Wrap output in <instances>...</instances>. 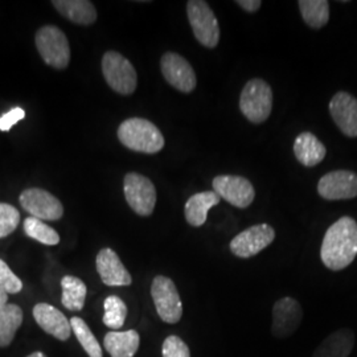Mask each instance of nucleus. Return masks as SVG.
<instances>
[{
  "label": "nucleus",
  "instance_id": "1",
  "mask_svg": "<svg viewBox=\"0 0 357 357\" xmlns=\"http://www.w3.org/2000/svg\"><path fill=\"white\" fill-rule=\"evenodd\" d=\"M357 255V222L352 217L344 216L327 229L320 258L324 266L333 271L348 268Z\"/></svg>",
  "mask_w": 357,
  "mask_h": 357
},
{
  "label": "nucleus",
  "instance_id": "2",
  "mask_svg": "<svg viewBox=\"0 0 357 357\" xmlns=\"http://www.w3.org/2000/svg\"><path fill=\"white\" fill-rule=\"evenodd\" d=\"M118 139L128 150L156 153L165 147V137L153 122L143 118H130L118 128Z\"/></svg>",
  "mask_w": 357,
  "mask_h": 357
},
{
  "label": "nucleus",
  "instance_id": "3",
  "mask_svg": "<svg viewBox=\"0 0 357 357\" xmlns=\"http://www.w3.org/2000/svg\"><path fill=\"white\" fill-rule=\"evenodd\" d=\"M240 109L250 122L262 123L273 110V90L261 78L250 79L241 93Z\"/></svg>",
  "mask_w": 357,
  "mask_h": 357
},
{
  "label": "nucleus",
  "instance_id": "4",
  "mask_svg": "<svg viewBox=\"0 0 357 357\" xmlns=\"http://www.w3.org/2000/svg\"><path fill=\"white\" fill-rule=\"evenodd\" d=\"M36 48L45 61L54 69H65L70 61V47L64 32L54 26H41L36 33Z\"/></svg>",
  "mask_w": 357,
  "mask_h": 357
},
{
  "label": "nucleus",
  "instance_id": "5",
  "mask_svg": "<svg viewBox=\"0 0 357 357\" xmlns=\"http://www.w3.org/2000/svg\"><path fill=\"white\" fill-rule=\"evenodd\" d=\"M102 73L107 85L122 96H130L137 89V70L128 59L118 52L109 51L103 54Z\"/></svg>",
  "mask_w": 357,
  "mask_h": 357
},
{
  "label": "nucleus",
  "instance_id": "6",
  "mask_svg": "<svg viewBox=\"0 0 357 357\" xmlns=\"http://www.w3.org/2000/svg\"><path fill=\"white\" fill-rule=\"evenodd\" d=\"M187 13L197 41L205 48H216L220 41V26L209 4L204 0H190Z\"/></svg>",
  "mask_w": 357,
  "mask_h": 357
},
{
  "label": "nucleus",
  "instance_id": "7",
  "mask_svg": "<svg viewBox=\"0 0 357 357\" xmlns=\"http://www.w3.org/2000/svg\"><path fill=\"white\" fill-rule=\"evenodd\" d=\"M151 296L159 318L168 324H176L183 317V303L172 280L165 275L153 278Z\"/></svg>",
  "mask_w": 357,
  "mask_h": 357
},
{
  "label": "nucleus",
  "instance_id": "8",
  "mask_svg": "<svg viewBox=\"0 0 357 357\" xmlns=\"http://www.w3.org/2000/svg\"><path fill=\"white\" fill-rule=\"evenodd\" d=\"M123 192L130 208L139 216L153 215L156 204V190L153 181L141 174L130 172L125 176Z\"/></svg>",
  "mask_w": 357,
  "mask_h": 357
},
{
  "label": "nucleus",
  "instance_id": "9",
  "mask_svg": "<svg viewBox=\"0 0 357 357\" xmlns=\"http://www.w3.org/2000/svg\"><path fill=\"white\" fill-rule=\"evenodd\" d=\"M275 238V230L268 224L250 227L230 241V252L238 258H252L266 249Z\"/></svg>",
  "mask_w": 357,
  "mask_h": 357
},
{
  "label": "nucleus",
  "instance_id": "10",
  "mask_svg": "<svg viewBox=\"0 0 357 357\" xmlns=\"http://www.w3.org/2000/svg\"><path fill=\"white\" fill-rule=\"evenodd\" d=\"M19 202L31 216L36 217L41 221H57L64 215V206L61 202L50 192L41 188H29L22 192Z\"/></svg>",
  "mask_w": 357,
  "mask_h": 357
},
{
  "label": "nucleus",
  "instance_id": "11",
  "mask_svg": "<svg viewBox=\"0 0 357 357\" xmlns=\"http://www.w3.org/2000/svg\"><path fill=\"white\" fill-rule=\"evenodd\" d=\"M212 185L221 199L237 208H248L255 200V187L243 176L220 175L213 178Z\"/></svg>",
  "mask_w": 357,
  "mask_h": 357
},
{
  "label": "nucleus",
  "instance_id": "12",
  "mask_svg": "<svg viewBox=\"0 0 357 357\" xmlns=\"http://www.w3.org/2000/svg\"><path fill=\"white\" fill-rule=\"evenodd\" d=\"M160 69L167 82L181 93L196 89L197 79L191 64L175 52H167L160 60Z\"/></svg>",
  "mask_w": 357,
  "mask_h": 357
},
{
  "label": "nucleus",
  "instance_id": "13",
  "mask_svg": "<svg viewBox=\"0 0 357 357\" xmlns=\"http://www.w3.org/2000/svg\"><path fill=\"white\" fill-rule=\"evenodd\" d=\"M303 319V310L293 298H282L273 307L271 332L277 339H286L294 335Z\"/></svg>",
  "mask_w": 357,
  "mask_h": 357
},
{
  "label": "nucleus",
  "instance_id": "14",
  "mask_svg": "<svg viewBox=\"0 0 357 357\" xmlns=\"http://www.w3.org/2000/svg\"><path fill=\"white\" fill-rule=\"evenodd\" d=\"M318 192L326 200H349L357 196V174L347 169L326 174L318 183Z\"/></svg>",
  "mask_w": 357,
  "mask_h": 357
},
{
  "label": "nucleus",
  "instance_id": "15",
  "mask_svg": "<svg viewBox=\"0 0 357 357\" xmlns=\"http://www.w3.org/2000/svg\"><path fill=\"white\" fill-rule=\"evenodd\" d=\"M330 114L340 131L349 137H357V100L347 91H339L332 97Z\"/></svg>",
  "mask_w": 357,
  "mask_h": 357
},
{
  "label": "nucleus",
  "instance_id": "16",
  "mask_svg": "<svg viewBox=\"0 0 357 357\" xmlns=\"http://www.w3.org/2000/svg\"><path fill=\"white\" fill-rule=\"evenodd\" d=\"M97 271L106 286H130L132 278L113 249H101L96 259Z\"/></svg>",
  "mask_w": 357,
  "mask_h": 357
},
{
  "label": "nucleus",
  "instance_id": "17",
  "mask_svg": "<svg viewBox=\"0 0 357 357\" xmlns=\"http://www.w3.org/2000/svg\"><path fill=\"white\" fill-rule=\"evenodd\" d=\"M33 318L40 328L61 342H66L72 335L70 321L60 310L52 305L38 303L33 307Z\"/></svg>",
  "mask_w": 357,
  "mask_h": 357
},
{
  "label": "nucleus",
  "instance_id": "18",
  "mask_svg": "<svg viewBox=\"0 0 357 357\" xmlns=\"http://www.w3.org/2000/svg\"><path fill=\"white\" fill-rule=\"evenodd\" d=\"M294 153L298 162L305 167H315L326 158L327 149L312 132H302L294 143Z\"/></svg>",
  "mask_w": 357,
  "mask_h": 357
},
{
  "label": "nucleus",
  "instance_id": "19",
  "mask_svg": "<svg viewBox=\"0 0 357 357\" xmlns=\"http://www.w3.org/2000/svg\"><path fill=\"white\" fill-rule=\"evenodd\" d=\"M355 347V333L342 328L328 335L320 343L312 357H348Z\"/></svg>",
  "mask_w": 357,
  "mask_h": 357
},
{
  "label": "nucleus",
  "instance_id": "20",
  "mask_svg": "<svg viewBox=\"0 0 357 357\" xmlns=\"http://www.w3.org/2000/svg\"><path fill=\"white\" fill-rule=\"evenodd\" d=\"M52 6L72 23L90 26L97 20V10L89 0H53Z\"/></svg>",
  "mask_w": 357,
  "mask_h": 357
},
{
  "label": "nucleus",
  "instance_id": "21",
  "mask_svg": "<svg viewBox=\"0 0 357 357\" xmlns=\"http://www.w3.org/2000/svg\"><path fill=\"white\" fill-rule=\"evenodd\" d=\"M141 336L135 330L110 331L105 335L103 345L112 357H134L139 349Z\"/></svg>",
  "mask_w": 357,
  "mask_h": 357
},
{
  "label": "nucleus",
  "instance_id": "22",
  "mask_svg": "<svg viewBox=\"0 0 357 357\" xmlns=\"http://www.w3.org/2000/svg\"><path fill=\"white\" fill-rule=\"evenodd\" d=\"M220 200L221 197L215 191L200 192L191 196L184 208L187 222L195 228L203 227L206 222L209 209L218 204Z\"/></svg>",
  "mask_w": 357,
  "mask_h": 357
},
{
  "label": "nucleus",
  "instance_id": "23",
  "mask_svg": "<svg viewBox=\"0 0 357 357\" xmlns=\"http://www.w3.org/2000/svg\"><path fill=\"white\" fill-rule=\"evenodd\" d=\"M23 323V310L13 303L0 308V347L13 343L16 331Z\"/></svg>",
  "mask_w": 357,
  "mask_h": 357
},
{
  "label": "nucleus",
  "instance_id": "24",
  "mask_svg": "<svg viewBox=\"0 0 357 357\" xmlns=\"http://www.w3.org/2000/svg\"><path fill=\"white\" fill-rule=\"evenodd\" d=\"M61 287H63V296H61L63 306L68 308L69 311H81L85 306V299L88 293L86 284L77 277L65 275L61 280Z\"/></svg>",
  "mask_w": 357,
  "mask_h": 357
},
{
  "label": "nucleus",
  "instance_id": "25",
  "mask_svg": "<svg viewBox=\"0 0 357 357\" xmlns=\"http://www.w3.org/2000/svg\"><path fill=\"white\" fill-rule=\"evenodd\" d=\"M302 17L307 26L320 29L330 20V3L327 0H299Z\"/></svg>",
  "mask_w": 357,
  "mask_h": 357
},
{
  "label": "nucleus",
  "instance_id": "26",
  "mask_svg": "<svg viewBox=\"0 0 357 357\" xmlns=\"http://www.w3.org/2000/svg\"><path fill=\"white\" fill-rule=\"evenodd\" d=\"M103 324L114 331H118L123 327L125 320L128 317L126 303L116 295H110L103 302Z\"/></svg>",
  "mask_w": 357,
  "mask_h": 357
},
{
  "label": "nucleus",
  "instance_id": "27",
  "mask_svg": "<svg viewBox=\"0 0 357 357\" xmlns=\"http://www.w3.org/2000/svg\"><path fill=\"white\" fill-rule=\"evenodd\" d=\"M23 227L26 236L32 240H36L38 243H44L48 246H54L60 243L59 233L36 217H26Z\"/></svg>",
  "mask_w": 357,
  "mask_h": 357
},
{
  "label": "nucleus",
  "instance_id": "28",
  "mask_svg": "<svg viewBox=\"0 0 357 357\" xmlns=\"http://www.w3.org/2000/svg\"><path fill=\"white\" fill-rule=\"evenodd\" d=\"M70 326L76 335L77 340L82 345L89 357H103L102 348L85 320L75 317L70 320Z\"/></svg>",
  "mask_w": 357,
  "mask_h": 357
},
{
  "label": "nucleus",
  "instance_id": "29",
  "mask_svg": "<svg viewBox=\"0 0 357 357\" xmlns=\"http://www.w3.org/2000/svg\"><path fill=\"white\" fill-rule=\"evenodd\" d=\"M20 222L19 211L11 204L0 203V238L13 233Z\"/></svg>",
  "mask_w": 357,
  "mask_h": 357
},
{
  "label": "nucleus",
  "instance_id": "30",
  "mask_svg": "<svg viewBox=\"0 0 357 357\" xmlns=\"http://www.w3.org/2000/svg\"><path fill=\"white\" fill-rule=\"evenodd\" d=\"M0 289L7 294H17L23 290V282L3 259H0Z\"/></svg>",
  "mask_w": 357,
  "mask_h": 357
},
{
  "label": "nucleus",
  "instance_id": "31",
  "mask_svg": "<svg viewBox=\"0 0 357 357\" xmlns=\"http://www.w3.org/2000/svg\"><path fill=\"white\" fill-rule=\"evenodd\" d=\"M162 354L163 357H191L188 345L175 335L166 337L162 347Z\"/></svg>",
  "mask_w": 357,
  "mask_h": 357
},
{
  "label": "nucleus",
  "instance_id": "32",
  "mask_svg": "<svg viewBox=\"0 0 357 357\" xmlns=\"http://www.w3.org/2000/svg\"><path fill=\"white\" fill-rule=\"evenodd\" d=\"M24 116H26V112L22 107H15L0 116V130L10 131L17 122L24 119Z\"/></svg>",
  "mask_w": 357,
  "mask_h": 357
},
{
  "label": "nucleus",
  "instance_id": "33",
  "mask_svg": "<svg viewBox=\"0 0 357 357\" xmlns=\"http://www.w3.org/2000/svg\"><path fill=\"white\" fill-rule=\"evenodd\" d=\"M236 3L245 11L252 13H257L262 6V1H259V0H237Z\"/></svg>",
  "mask_w": 357,
  "mask_h": 357
},
{
  "label": "nucleus",
  "instance_id": "34",
  "mask_svg": "<svg viewBox=\"0 0 357 357\" xmlns=\"http://www.w3.org/2000/svg\"><path fill=\"white\" fill-rule=\"evenodd\" d=\"M7 303H8V294L0 289V308L6 306Z\"/></svg>",
  "mask_w": 357,
  "mask_h": 357
},
{
  "label": "nucleus",
  "instance_id": "35",
  "mask_svg": "<svg viewBox=\"0 0 357 357\" xmlns=\"http://www.w3.org/2000/svg\"><path fill=\"white\" fill-rule=\"evenodd\" d=\"M26 357H47L43 352H33V354H31L29 356Z\"/></svg>",
  "mask_w": 357,
  "mask_h": 357
}]
</instances>
